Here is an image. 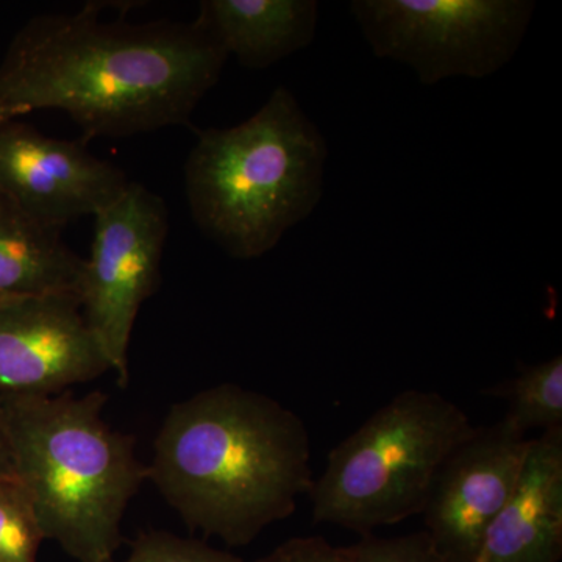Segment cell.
<instances>
[{
	"instance_id": "13",
	"label": "cell",
	"mask_w": 562,
	"mask_h": 562,
	"mask_svg": "<svg viewBox=\"0 0 562 562\" xmlns=\"http://www.w3.org/2000/svg\"><path fill=\"white\" fill-rule=\"evenodd\" d=\"M85 258L61 231L35 220L0 192V302L32 295L79 294Z\"/></svg>"
},
{
	"instance_id": "14",
	"label": "cell",
	"mask_w": 562,
	"mask_h": 562,
	"mask_svg": "<svg viewBox=\"0 0 562 562\" xmlns=\"http://www.w3.org/2000/svg\"><path fill=\"white\" fill-rule=\"evenodd\" d=\"M508 402L505 419L520 432L562 428V357L528 366L516 379L492 390Z\"/></svg>"
},
{
	"instance_id": "9",
	"label": "cell",
	"mask_w": 562,
	"mask_h": 562,
	"mask_svg": "<svg viewBox=\"0 0 562 562\" xmlns=\"http://www.w3.org/2000/svg\"><path fill=\"white\" fill-rule=\"evenodd\" d=\"M106 372L76 292L0 302V394H61Z\"/></svg>"
},
{
	"instance_id": "15",
	"label": "cell",
	"mask_w": 562,
	"mask_h": 562,
	"mask_svg": "<svg viewBox=\"0 0 562 562\" xmlns=\"http://www.w3.org/2000/svg\"><path fill=\"white\" fill-rule=\"evenodd\" d=\"M43 532L16 480L0 483V562H36Z\"/></svg>"
},
{
	"instance_id": "8",
	"label": "cell",
	"mask_w": 562,
	"mask_h": 562,
	"mask_svg": "<svg viewBox=\"0 0 562 562\" xmlns=\"http://www.w3.org/2000/svg\"><path fill=\"white\" fill-rule=\"evenodd\" d=\"M530 439L503 417L475 428L443 462L425 505V532L447 562H473L513 497Z\"/></svg>"
},
{
	"instance_id": "19",
	"label": "cell",
	"mask_w": 562,
	"mask_h": 562,
	"mask_svg": "<svg viewBox=\"0 0 562 562\" xmlns=\"http://www.w3.org/2000/svg\"><path fill=\"white\" fill-rule=\"evenodd\" d=\"M14 480L13 454L5 422H3L2 409H0V483Z\"/></svg>"
},
{
	"instance_id": "16",
	"label": "cell",
	"mask_w": 562,
	"mask_h": 562,
	"mask_svg": "<svg viewBox=\"0 0 562 562\" xmlns=\"http://www.w3.org/2000/svg\"><path fill=\"white\" fill-rule=\"evenodd\" d=\"M339 550L347 562H447L425 531L395 538L371 532Z\"/></svg>"
},
{
	"instance_id": "10",
	"label": "cell",
	"mask_w": 562,
	"mask_h": 562,
	"mask_svg": "<svg viewBox=\"0 0 562 562\" xmlns=\"http://www.w3.org/2000/svg\"><path fill=\"white\" fill-rule=\"evenodd\" d=\"M18 120L0 122V192L43 224L63 232L116 201L131 183L81 144L50 138Z\"/></svg>"
},
{
	"instance_id": "20",
	"label": "cell",
	"mask_w": 562,
	"mask_h": 562,
	"mask_svg": "<svg viewBox=\"0 0 562 562\" xmlns=\"http://www.w3.org/2000/svg\"><path fill=\"white\" fill-rule=\"evenodd\" d=\"M14 120V116H11V114L5 113V111H0V122Z\"/></svg>"
},
{
	"instance_id": "6",
	"label": "cell",
	"mask_w": 562,
	"mask_h": 562,
	"mask_svg": "<svg viewBox=\"0 0 562 562\" xmlns=\"http://www.w3.org/2000/svg\"><path fill=\"white\" fill-rule=\"evenodd\" d=\"M530 0H353L350 13L373 54L405 63L422 85L484 79L516 57Z\"/></svg>"
},
{
	"instance_id": "1",
	"label": "cell",
	"mask_w": 562,
	"mask_h": 562,
	"mask_svg": "<svg viewBox=\"0 0 562 562\" xmlns=\"http://www.w3.org/2000/svg\"><path fill=\"white\" fill-rule=\"evenodd\" d=\"M103 3L25 22L0 63V111L60 110L85 138L183 125L228 60L198 22L102 20Z\"/></svg>"
},
{
	"instance_id": "4",
	"label": "cell",
	"mask_w": 562,
	"mask_h": 562,
	"mask_svg": "<svg viewBox=\"0 0 562 562\" xmlns=\"http://www.w3.org/2000/svg\"><path fill=\"white\" fill-rule=\"evenodd\" d=\"M328 146L286 87L231 128H206L184 162L192 221L238 260L271 251L324 194Z\"/></svg>"
},
{
	"instance_id": "2",
	"label": "cell",
	"mask_w": 562,
	"mask_h": 562,
	"mask_svg": "<svg viewBox=\"0 0 562 562\" xmlns=\"http://www.w3.org/2000/svg\"><path fill=\"white\" fill-rule=\"evenodd\" d=\"M147 480L190 530L246 547L312 494L310 432L276 398L217 384L166 414Z\"/></svg>"
},
{
	"instance_id": "3",
	"label": "cell",
	"mask_w": 562,
	"mask_h": 562,
	"mask_svg": "<svg viewBox=\"0 0 562 562\" xmlns=\"http://www.w3.org/2000/svg\"><path fill=\"white\" fill-rule=\"evenodd\" d=\"M106 394H0L14 480L27 494L44 541L72 560L109 562L128 503L147 482L135 439L103 419Z\"/></svg>"
},
{
	"instance_id": "12",
	"label": "cell",
	"mask_w": 562,
	"mask_h": 562,
	"mask_svg": "<svg viewBox=\"0 0 562 562\" xmlns=\"http://www.w3.org/2000/svg\"><path fill=\"white\" fill-rule=\"evenodd\" d=\"M247 69H266L316 36V0H203L194 20Z\"/></svg>"
},
{
	"instance_id": "7",
	"label": "cell",
	"mask_w": 562,
	"mask_h": 562,
	"mask_svg": "<svg viewBox=\"0 0 562 562\" xmlns=\"http://www.w3.org/2000/svg\"><path fill=\"white\" fill-rule=\"evenodd\" d=\"M92 217L94 236L79 291L81 312L124 387L131 380L133 325L160 283L168 206L160 195L131 181L116 201Z\"/></svg>"
},
{
	"instance_id": "18",
	"label": "cell",
	"mask_w": 562,
	"mask_h": 562,
	"mask_svg": "<svg viewBox=\"0 0 562 562\" xmlns=\"http://www.w3.org/2000/svg\"><path fill=\"white\" fill-rule=\"evenodd\" d=\"M251 562H347L339 547H333L319 536L292 538L280 543L271 553Z\"/></svg>"
},
{
	"instance_id": "17",
	"label": "cell",
	"mask_w": 562,
	"mask_h": 562,
	"mask_svg": "<svg viewBox=\"0 0 562 562\" xmlns=\"http://www.w3.org/2000/svg\"><path fill=\"white\" fill-rule=\"evenodd\" d=\"M109 562H244L241 558L214 549L198 539L180 538L168 531L138 536L125 560Z\"/></svg>"
},
{
	"instance_id": "5",
	"label": "cell",
	"mask_w": 562,
	"mask_h": 562,
	"mask_svg": "<svg viewBox=\"0 0 562 562\" xmlns=\"http://www.w3.org/2000/svg\"><path fill=\"white\" fill-rule=\"evenodd\" d=\"M475 428L439 392H401L328 454L310 494L314 524L364 536L422 514L443 462Z\"/></svg>"
},
{
	"instance_id": "11",
	"label": "cell",
	"mask_w": 562,
	"mask_h": 562,
	"mask_svg": "<svg viewBox=\"0 0 562 562\" xmlns=\"http://www.w3.org/2000/svg\"><path fill=\"white\" fill-rule=\"evenodd\" d=\"M562 428L530 439L513 497L495 517L473 562H560Z\"/></svg>"
}]
</instances>
